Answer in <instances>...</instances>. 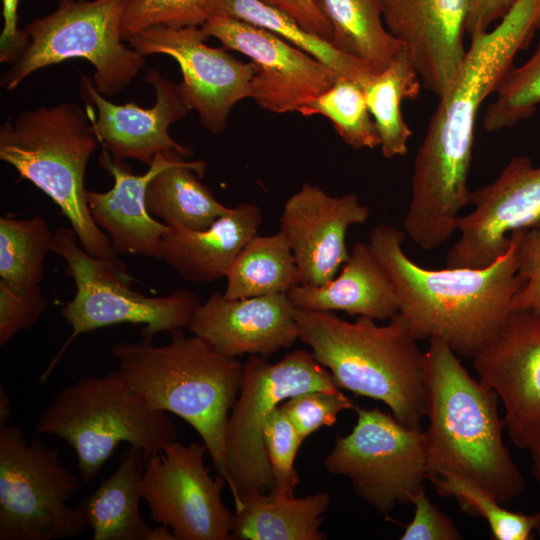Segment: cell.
<instances>
[{
  "mask_svg": "<svg viewBox=\"0 0 540 540\" xmlns=\"http://www.w3.org/2000/svg\"><path fill=\"white\" fill-rule=\"evenodd\" d=\"M495 93L483 117L487 132L511 128L535 113L540 105V41L529 60L508 71Z\"/></svg>",
  "mask_w": 540,
  "mask_h": 540,
  "instance_id": "obj_35",
  "label": "cell"
},
{
  "mask_svg": "<svg viewBox=\"0 0 540 540\" xmlns=\"http://www.w3.org/2000/svg\"><path fill=\"white\" fill-rule=\"evenodd\" d=\"M304 116L322 115L330 120L343 141L355 150L380 146V137L362 87L337 77L333 85L299 111Z\"/></svg>",
  "mask_w": 540,
  "mask_h": 540,
  "instance_id": "obj_33",
  "label": "cell"
},
{
  "mask_svg": "<svg viewBox=\"0 0 540 540\" xmlns=\"http://www.w3.org/2000/svg\"><path fill=\"white\" fill-rule=\"evenodd\" d=\"M427 479L441 497L454 498L464 513L484 519L493 539H533L536 513L524 514L508 510L481 486L453 473L428 475Z\"/></svg>",
  "mask_w": 540,
  "mask_h": 540,
  "instance_id": "obj_34",
  "label": "cell"
},
{
  "mask_svg": "<svg viewBox=\"0 0 540 540\" xmlns=\"http://www.w3.org/2000/svg\"><path fill=\"white\" fill-rule=\"evenodd\" d=\"M538 30L540 0H517L495 27L471 38L458 77L439 98L413 161L403 227L421 249L440 246L458 230L459 213L470 204L477 114Z\"/></svg>",
  "mask_w": 540,
  "mask_h": 540,
  "instance_id": "obj_1",
  "label": "cell"
},
{
  "mask_svg": "<svg viewBox=\"0 0 540 540\" xmlns=\"http://www.w3.org/2000/svg\"><path fill=\"white\" fill-rule=\"evenodd\" d=\"M292 17L303 28L330 42L332 28L315 0H263Z\"/></svg>",
  "mask_w": 540,
  "mask_h": 540,
  "instance_id": "obj_43",
  "label": "cell"
},
{
  "mask_svg": "<svg viewBox=\"0 0 540 540\" xmlns=\"http://www.w3.org/2000/svg\"><path fill=\"white\" fill-rule=\"evenodd\" d=\"M299 339L332 375L338 388L385 403L404 426L427 417L428 367L406 319L388 324L358 316L348 322L331 311L295 308Z\"/></svg>",
  "mask_w": 540,
  "mask_h": 540,
  "instance_id": "obj_5",
  "label": "cell"
},
{
  "mask_svg": "<svg viewBox=\"0 0 540 540\" xmlns=\"http://www.w3.org/2000/svg\"><path fill=\"white\" fill-rule=\"evenodd\" d=\"M517 0H469L466 32L470 38L491 29L510 11Z\"/></svg>",
  "mask_w": 540,
  "mask_h": 540,
  "instance_id": "obj_44",
  "label": "cell"
},
{
  "mask_svg": "<svg viewBox=\"0 0 540 540\" xmlns=\"http://www.w3.org/2000/svg\"><path fill=\"white\" fill-rule=\"evenodd\" d=\"M518 273L523 286L514 295L512 311H540V222L520 233L516 247Z\"/></svg>",
  "mask_w": 540,
  "mask_h": 540,
  "instance_id": "obj_40",
  "label": "cell"
},
{
  "mask_svg": "<svg viewBox=\"0 0 540 540\" xmlns=\"http://www.w3.org/2000/svg\"><path fill=\"white\" fill-rule=\"evenodd\" d=\"M183 157L178 152H159L145 173L134 174L128 164L113 159L102 149L99 164L112 176L114 184L105 192L86 190V201L93 220L108 235L116 255L162 259V241L169 226L149 213L147 187L158 172Z\"/></svg>",
  "mask_w": 540,
  "mask_h": 540,
  "instance_id": "obj_22",
  "label": "cell"
},
{
  "mask_svg": "<svg viewBox=\"0 0 540 540\" xmlns=\"http://www.w3.org/2000/svg\"><path fill=\"white\" fill-rule=\"evenodd\" d=\"M204 161L179 162L158 172L149 182L146 205L149 213L167 226L193 230L208 228L231 207L220 203L199 180Z\"/></svg>",
  "mask_w": 540,
  "mask_h": 540,
  "instance_id": "obj_27",
  "label": "cell"
},
{
  "mask_svg": "<svg viewBox=\"0 0 540 540\" xmlns=\"http://www.w3.org/2000/svg\"><path fill=\"white\" fill-rule=\"evenodd\" d=\"M361 87L378 130L382 155H406L412 130L403 118L401 104L418 98L422 82L405 49L402 47L385 69L371 75Z\"/></svg>",
  "mask_w": 540,
  "mask_h": 540,
  "instance_id": "obj_30",
  "label": "cell"
},
{
  "mask_svg": "<svg viewBox=\"0 0 540 540\" xmlns=\"http://www.w3.org/2000/svg\"><path fill=\"white\" fill-rule=\"evenodd\" d=\"M155 92V103L143 108L135 103L124 105L108 101L86 75L80 76L79 91L90 112L94 133L113 159H135L148 166L159 152H178L189 156L191 149L169 134L171 124L191 110L180 84L164 78L150 68L145 76Z\"/></svg>",
  "mask_w": 540,
  "mask_h": 540,
  "instance_id": "obj_18",
  "label": "cell"
},
{
  "mask_svg": "<svg viewBox=\"0 0 540 540\" xmlns=\"http://www.w3.org/2000/svg\"><path fill=\"white\" fill-rule=\"evenodd\" d=\"M206 453L204 444L176 440L146 461L141 497L176 540H232L234 513L222 499L227 483L211 477Z\"/></svg>",
  "mask_w": 540,
  "mask_h": 540,
  "instance_id": "obj_13",
  "label": "cell"
},
{
  "mask_svg": "<svg viewBox=\"0 0 540 540\" xmlns=\"http://www.w3.org/2000/svg\"><path fill=\"white\" fill-rule=\"evenodd\" d=\"M332 28L338 50L385 69L403 47L386 28L381 0H315Z\"/></svg>",
  "mask_w": 540,
  "mask_h": 540,
  "instance_id": "obj_28",
  "label": "cell"
},
{
  "mask_svg": "<svg viewBox=\"0 0 540 540\" xmlns=\"http://www.w3.org/2000/svg\"><path fill=\"white\" fill-rule=\"evenodd\" d=\"M146 461L144 451L130 445L114 472L76 504L93 540H150L152 527L139 509Z\"/></svg>",
  "mask_w": 540,
  "mask_h": 540,
  "instance_id": "obj_25",
  "label": "cell"
},
{
  "mask_svg": "<svg viewBox=\"0 0 540 540\" xmlns=\"http://www.w3.org/2000/svg\"><path fill=\"white\" fill-rule=\"evenodd\" d=\"M211 0H128L120 33L128 41L156 25L168 28L201 27L212 16Z\"/></svg>",
  "mask_w": 540,
  "mask_h": 540,
  "instance_id": "obj_36",
  "label": "cell"
},
{
  "mask_svg": "<svg viewBox=\"0 0 540 540\" xmlns=\"http://www.w3.org/2000/svg\"><path fill=\"white\" fill-rule=\"evenodd\" d=\"M425 354L427 477L453 473L481 486L502 504L517 498L525 480L503 441L505 424L497 393L473 378L444 341L430 339Z\"/></svg>",
  "mask_w": 540,
  "mask_h": 540,
  "instance_id": "obj_3",
  "label": "cell"
},
{
  "mask_svg": "<svg viewBox=\"0 0 540 540\" xmlns=\"http://www.w3.org/2000/svg\"><path fill=\"white\" fill-rule=\"evenodd\" d=\"M356 424L338 436L324 460L326 470L347 477L354 493L378 513L411 504L427 479L425 433L379 409L355 407Z\"/></svg>",
  "mask_w": 540,
  "mask_h": 540,
  "instance_id": "obj_12",
  "label": "cell"
},
{
  "mask_svg": "<svg viewBox=\"0 0 540 540\" xmlns=\"http://www.w3.org/2000/svg\"><path fill=\"white\" fill-rule=\"evenodd\" d=\"M297 309L343 311L373 320L399 312L393 283L369 243H354L339 276L321 286L299 284L288 293Z\"/></svg>",
  "mask_w": 540,
  "mask_h": 540,
  "instance_id": "obj_24",
  "label": "cell"
},
{
  "mask_svg": "<svg viewBox=\"0 0 540 540\" xmlns=\"http://www.w3.org/2000/svg\"><path fill=\"white\" fill-rule=\"evenodd\" d=\"M472 360L504 405L511 441L529 449L540 438V311H512Z\"/></svg>",
  "mask_w": 540,
  "mask_h": 540,
  "instance_id": "obj_17",
  "label": "cell"
},
{
  "mask_svg": "<svg viewBox=\"0 0 540 540\" xmlns=\"http://www.w3.org/2000/svg\"><path fill=\"white\" fill-rule=\"evenodd\" d=\"M22 0H2L3 27L0 35V62L14 64L27 50L30 38L18 28V6Z\"/></svg>",
  "mask_w": 540,
  "mask_h": 540,
  "instance_id": "obj_42",
  "label": "cell"
},
{
  "mask_svg": "<svg viewBox=\"0 0 540 540\" xmlns=\"http://www.w3.org/2000/svg\"><path fill=\"white\" fill-rule=\"evenodd\" d=\"M470 204L446 255L448 268L486 267L507 250L511 233L540 222V167L528 156H514L493 182L471 191Z\"/></svg>",
  "mask_w": 540,
  "mask_h": 540,
  "instance_id": "obj_16",
  "label": "cell"
},
{
  "mask_svg": "<svg viewBox=\"0 0 540 540\" xmlns=\"http://www.w3.org/2000/svg\"><path fill=\"white\" fill-rule=\"evenodd\" d=\"M309 390H339L312 352L296 349L277 363L250 355L244 363L240 391L225 430L227 485L235 509L244 492L273 488L263 437L265 423L282 402Z\"/></svg>",
  "mask_w": 540,
  "mask_h": 540,
  "instance_id": "obj_11",
  "label": "cell"
},
{
  "mask_svg": "<svg viewBox=\"0 0 540 540\" xmlns=\"http://www.w3.org/2000/svg\"><path fill=\"white\" fill-rule=\"evenodd\" d=\"M264 445L273 474V493L294 496L299 477L295 459L303 440L280 408L271 413L263 430Z\"/></svg>",
  "mask_w": 540,
  "mask_h": 540,
  "instance_id": "obj_37",
  "label": "cell"
},
{
  "mask_svg": "<svg viewBox=\"0 0 540 540\" xmlns=\"http://www.w3.org/2000/svg\"><path fill=\"white\" fill-rule=\"evenodd\" d=\"M163 346L142 339L118 341L110 349L130 388L155 410L191 425L207 447L217 476L228 482L225 430L238 397L243 366L182 328L169 331Z\"/></svg>",
  "mask_w": 540,
  "mask_h": 540,
  "instance_id": "obj_4",
  "label": "cell"
},
{
  "mask_svg": "<svg viewBox=\"0 0 540 540\" xmlns=\"http://www.w3.org/2000/svg\"><path fill=\"white\" fill-rule=\"evenodd\" d=\"M295 306L288 293L228 299L213 293L187 328L228 356L269 357L299 339Z\"/></svg>",
  "mask_w": 540,
  "mask_h": 540,
  "instance_id": "obj_21",
  "label": "cell"
},
{
  "mask_svg": "<svg viewBox=\"0 0 540 540\" xmlns=\"http://www.w3.org/2000/svg\"><path fill=\"white\" fill-rule=\"evenodd\" d=\"M228 299L289 293L301 284L299 270L281 231L255 235L238 254L226 275Z\"/></svg>",
  "mask_w": 540,
  "mask_h": 540,
  "instance_id": "obj_31",
  "label": "cell"
},
{
  "mask_svg": "<svg viewBox=\"0 0 540 540\" xmlns=\"http://www.w3.org/2000/svg\"><path fill=\"white\" fill-rule=\"evenodd\" d=\"M414 516L405 527L401 540H461L453 520L438 509L426 495L424 487L413 497Z\"/></svg>",
  "mask_w": 540,
  "mask_h": 540,
  "instance_id": "obj_41",
  "label": "cell"
},
{
  "mask_svg": "<svg viewBox=\"0 0 540 540\" xmlns=\"http://www.w3.org/2000/svg\"><path fill=\"white\" fill-rule=\"evenodd\" d=\"M535 531L537 532L538 536L540 537V511L536 512V526Z\"/></svg>",
  "mask_w": 540,
  "mask_h": 540,
  "instance_id": "obj_47",
  "label": "cell"
},
{
  "mask_svg": "<svg viewBox=\"0 0 540 540\" xmlns=\"http://www.w3.org/2000/svg\"><path fill=\"white\" fill-rule=\"evenodd\" d=\"M98 142L87 106H38L10 115L0 126V159L56 203L85 251L118 260L86 201V168Z\"/></svg>",
  "mask_w": 540,
  "mask_h": 540,
  "instance_id": "obj_6",
  "label": "cell"
},
{
  "mask_svg": "<svg viewBox=\"0 0 540 540\" xmlns=\"http://www.w3.org/2000/svg\"><path fill=\"white\" fill-rule=\"evenodd\" d=\"M369 209L355 194L332 196L305 183L285 202L280 230L293 252L301 284L321 286L332 280L349 258L346 234L364 224Z\"/></svg>",
  "mask_w": 540,
  "mask_h": 540,
  "instance_id": "obj_19",
  "label": "cell"
},
{
  "mask_svg": "<svg viewBox=\"0 0 540 540\" xmlns=\"http://www.w3.org/2000/svg\"><path fill=\"white\" fill-rule=\"evenodd\" d=\"M128 0H59L50 14L23 29L30 38L24 54L2 73L11 91L33 72L71 59L94 67L93 83L107 96L121 93L145 65V56L122 41L120 27Z\"/></svg>",
  "mask_w": 540,
  "mask_h": 540,
  "instance_id": "obj_9",
  "label": "cell"
},
{
  "mask_svg": "<svg viewBox=\"0 0 540 540\" xmlns=\"http://www.w3.org/2000/svg\"><path fill=\"white\" fill-rule=\"evenodd\" d=\"M35 434L69 444L84 483L98 476L122 442L141 448L148 459L177 440L168 413L150 407L119 369L62 388L38 419Z\"/></svg>",
  "mask_w": 540,
  "mask_h": 540,
  "instance_id": "obj_7",
  "label": "cell"
},
{
  "mask_svg": "<svg viewBox=\"0 0 540 540\" xmlns=\"http://www.w3.org/2000/svg\"><path fill=\"white\" fill-rule=\"evenodd\" d=\"M262 221L257 205L241 203L203 230L169 226L162 241V259L186 281L211 283L225 278Z\"/></svg>",
  "mask_w": 540,
  "mask_h": 540,
  "instance_id": "obj_23",
  "label": "cell"
},
{
  "mask_svg": "<svg viewBox=\"0 0 540 540\" xmlns=\"http://www.w3.org/2000/svg\"><path fill=\"white\" fill-rule=\"evenodd\" d=\"M330 495L320 492L302 498L251 490L240 496L235 509L232 539L324 540L320 531Z\"/></svg>",
  "mask_w": 540,
  "mask_h": 540,
  "instance_id": "obj_26",
  "label": "cell"
},
{
  "mask_svg": "<svg viewBox=\"0 0 540 540\" xmlns=\"http://www.w3.org/2000/svg\"><path fill=\"white\" fill-rule=\"evenodd\" d=\"M521 231L511 233L507 250L483 268L421 267L404 252V233L387 224L372 228L369 245L393 283L413 337L440 339L472 359L498 334L525 282L516 264Z\"/></svg>",
  "mask_w": 540,
  "mask_h": 540,
  "instance_id": "obj_2",
  "label": "cell"
},
{
  "mask_svg": "<svg viewBox=\"0 0 540 540\" xmlns=\"http://www.w3.org/2000/svg\"><path fill=\"white\" fill-rule=\"evenodd\" d=\"M280 408L304 441L321 427L333 426L340 412L355 406L340 390H309L286 399Z\"/></svg>",
  "mask_w": 540,
  "mask_h": 540,
  "instance_id": "obj_38",
  "label": "cell"
},
{
  "mask_svg": "<svg viewBox=\"0 0 540 540\" xmlns=\"http://www.w3.org/2000/svg\"><path fill=\"white\" fill-rule=\"evenodd\" d=\"M386 28L397 38L422 86L437 98L455 82L467 48L469 0H381Z\"/></svg>",
  "mask_w": 540,
  "mask_h": 540,
  "instance_id": "obj_20",
  "label": "cell"
},
{
  "mask_svg": "<svg viewBox=\"0 0 540 540\" xmlns=\"http://www.w3.org/2000/svg\"><path fill=\"white\" fill-rule=\"evenodd\" d=\"M39 285L14 290L0 282V346L36 324L47 308Z\"/></svg>",
  "mask_w": 540,
  "mask_h": 540,
  "instance_id": "obj_39",
  "label": "cell"
},
{
  "mask_svg": "<svg viewBox=\"0 0 540 540\" xmlns=\"http://www.w3.org/2000/svg\"><path fill=\"white\" fill-rule=\"evenodd\" d=\"M531 474L540 487V438L530 448Z\"/></svg>",
  "mask_w": 540,
  "mask_h": 540,
  "instance_id": "obj_45",
  "label": "cell"
},
{
  "mask_svg": "<svg viewBox=\"0 0 540 540\" xmlns=\"http://www.w3.org/2000/svg\"><path fill=\"white\" fill-rule=\"evenodd\" d=\"M12 416L10 398L4 388V385H0V423H7Z\"/></svg>",
  "mask_w": 540,
  "mask_h": 540,
  "instance_id": "obj_46",
  "label": "cell"
},
{
  "mask_svg": "<svg viewBox=\"0 0 540 540\" xmlns=\"http://www.w3.org/2000/svg\"><path fill=\"white\" fill-rule=\"evenodd\" d=\"M59 451L35 434L0 423V540H56L81 535L88 527L77 505L80 488Z\"/></svg>",
  "mask_w": 540,
  "mask_h": 540,
  "instance_id": "obj_10",
  "label": "cell"
},
{
  "mask_svg": "<svg viewBox=\"0 0 540 540\" xmlns=\"http://www.w3.org/2000/svg\"><path fill=\"white\" fill-rule=\"evenodd\" d=\"M209 36L202 27H148L127 42L143 56L163 54L179 65V83L190 107L202 125L213 134L222 133L233 106L251 98L250 84L254 74L250 62H243L226 48L210 47Z\"/></svg>",
  "mask_w": 540,
  "mask_h": 540,
  "instance_id": "obj_14",
  "label": "cell"
},
{
  "mask_svg": "<svg viewBox=\"0 0 540 540\" xmlns=\"http://www.w3.org/2000/svg\"><path fill=\"white\" fill-rule=\"evenodd\" d=\"M201 27L227 50L250 59L254 69L251 98L264 110L298 112L329 89L337 78L330 68L308 53L247 22L214 14Z\"/></svg>",
  "mask_w": 540,
  "mask_h": 540,
  "instance_id": "obj_15",
  "label": "cell"
},
{
  "mask_svg": "<svg viewBox=\"0 0 540 540\" xmlns=\"http://www.w3.org/2000/svg\"><path fill=\"white\" fill-rule=\"evenodd\" d=\"M53 234L44 218L0 217V282L14 290L40 284Z\"/></svg>",
  "mask_w": 540,
  "mask_h": 540,
  "instance_id": "obj_32",
  "label": "cell"
},
{
  "mask_svg": "<svg viewBox=\"0 0 540 540\" xmlns=\"http://www.w3.org/2000/svg\"><path fill=\"white\" fill-rule=\"evenodd\" d=\"M210 5L213 15L224 14L267 30L326 65L337 77L351 79L361 86L377 73L365 61L336 49L263 0H211Z\"/></svg>",
  "mask_w": 540,
  "mask_h": 540,
  "instance_id": "obj_29",
  "label": "cell"
},
{
  "mask_svg": "<svg viewBox=\"0 0 540 540\" xmlns=\"http://www.w3.org/2000/svg\"><path fill=\"white\" fill-rule=\"evenodd\" d=\"M51 251L65 261V272L73 279L76 291L61 309L72 333L41 374V383L48 380L66 348L81 334L130 323L142 325V339L153 341L161 332L187 327L201 304L197 294L187 289L156 297L133 290L134 279L126 265L120 259L90 255L71 227H60L54 232Z\"/></svg>",
  "mask_w": 540,
  "mask_h": 540,
  "instance_id": "obj_8",
  "label": "cell"
}]
</instances>
